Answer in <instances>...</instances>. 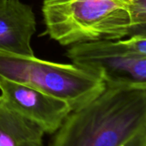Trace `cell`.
Wrapping results in <instances>:
<instances>
[{"label":"cell","mask_w":146,"mask_h":146,"mask_svg":"<svg viewBox=\"0 0 146 146\" xmlns=\"http://www.w3.org/2000/svg\"><path fill=\"white\" fill-rule=\"evenodd\" d=\"M122 146H146V126Z\"/></svg>","instance_id":"cell-10"},{"label":"cell","mask_w":146,"mask_h":146,"mask_svg":"<svg viewBox=\"0 0 146 146\" xmlns=\"http://www.w3.org/2000/svg\"><path fill=\"white\" fill-rule=\"evenodd\" d=\"M36 31L35 15L20 0H0V51L35 56L31 39Z\"/></svg>","instance_id":"cell-6"},{"label":"cell","mask_w":146,"mask_h":146,"mask_svg":"<svg viewBox=\"0 0 146 146\" xmlns=\"http://www.w3.org/2000/svg\"><path fill=\"white\" fill-rule=\"evenodd\" d=\"M0 76L58 98L71 111L90 103L106 88L99 76L73 63H55L2 51Z\"/></svg>","instance_id":"cell-3"},{"label":"cell","mask_w":146,"mask_h":146,"mask_svg":"<svg viewBox=\"0 0 146 146\" xmlns=\"http://www.w3.org/2000/svg\"><path fill=\"white\" fill-rule=\"evenodd\" d=\"M146 126V90L107 86L71 111L48 146H122Z\"/></svg>","instance_id":"cell-1"},{"label":"cell","mask_w":146,"mask_h":146,"mask_svg":"<svg viewBox=\"0 0 146 146\" xmlns=\"http://www.w3.org/2000/svg\"><path fill=\"white\" fill-rule=\"evenodd\" d=\"M67 57L99 76L107 86L146 90V56L126 47L122 39L71 46Z\"/></svg>","instance_id":"cell-4"},{"label":"cell","mask_w":146,"mask_h":146,"mask_svg":"<svg viewBox=\"0 0 146 146\" xmlns=\"http://www.w3.org/2000/svg\"><path fill=\"white\" fill-rule=\"evenodd\" d=\"M122 42L131 51L146 56V36H131L122 39Z\"/></svg>","instance_id":"cell-9"},{"label":"cell","mask_w":146,"mask_h":146,"mask_svg":"<svg viewBox=\"0 0 146 146\" xmlns=\"http://www.w3.org/2000/svg\"><path fill=\"white\" fill-rule=\"evenodd\" d=\"M44 134L0 97V146H44Z\"/></svg>","instance_id":"cell-7"},{"label":"cell","mask_w":146,"mask_h":146,"mask_svg":"<svg viewBox=\"0 0 146 146\" xmlns=\"http://www.w3.org/2000/svg\"><path fill=\"white\" fill-rule=\"evenodd\" d=\"M0 91L8 106L47 134H54L71 112L65 102L2 76Z\"/></svg>","instance_id":"cell-5"},{"label":"cell","mask_w":146,"mask_h":146,"mask_svg":"<svg viewBox=\"0 0 146 146\" xmlns=\"http://www.w3.org/2000/svg\"><path fill=\"white\" fill-rule=\"evenodd\" d=\"M131 25L128 37L146 36V0H131Z\"/></svg>","instance_id":"cell-8"},{"label":"cell","mask_w":146,"mask_h":146,"mask_svg":"<svg viewBox=\"0 0 146 146\" xmlns=\"http://www.w3.org/2000/svg\"><path fill=\"white\" fill-rule=\"evenodd\" d=\"M41 12L48 35L61 46L127 38L131 0H44Z\"/></svg>","instance_id":"cell-2"}]
</instances>
